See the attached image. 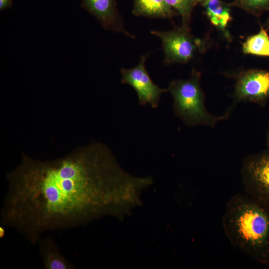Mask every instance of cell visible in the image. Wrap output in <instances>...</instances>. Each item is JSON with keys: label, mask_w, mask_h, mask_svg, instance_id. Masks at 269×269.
Returning a JSON list of instances; mask_svg holds the SVG:
<instances>
[{"label": "cell", "mask_w": 269, "mask_h": 269, "mask_svg": "<svg viewBox=\"0 0 269 269\" xmlns=\"http://www.w3.org/2000/svg\"><path fill=\"white\" fill-rule=\"evenodd\" d=\"M6 177L1 225L16 229L33 244L47 230L78 227L106 216L123 219L141 203V192L150 185L147 177L124 170L100 142L50 161L23 154Z\"/></svg>", "instance_id": "1"}, {"label": "cell", "mask_w": 269, "mask_h": 269, "mask_svg": "<svg viewBox=\"0 0 269 269\" xmlns=\"http://www.w3.org/2000/svg\"><path fill=\"white\" fill-rule=\"evenodd\" d=\"M227 237L236 248L262 264L269 263V211L253 199L234 196L223 217Z\"/></svg>", "instance_id": "2"}, {"label": "cell", "mask_w": 269, "mask_h": 269, "mask_svg": "<svg viewBox=\"0 0 269 269\" xmlns=\"http://www.w3.org/2000/svg\"><path fill=\"white\" fill-rule=\"evenodd\" d=\"M201 74L193 70L187 79L171 81L167 89L173 98L175 115L187 125H205L213 127L223 116L216 117L208 112L204 95L200 85Z\"/></svg>", "instance_id": "3"}, {"label": "cell", "mask_w": 269, "mask_h": 269, "mask_svg": "<svg viewBox=\"0 0 269 269\" xmlns=\"http://www.w3.org/2000/svg\"><path fill=\"white\" fill-rule=\"evenodd\" d=\"M151 33L161 40L165 65L189 63L206 50V41L195 37L190 28L182 25L169 31L152 30Z\"/></svg>", "instance_id": "4"}, {"label": "cell", "mask_w": 269, "mask_h": 269, "mask_svg": "<svg viewBox=\"0 0 269 269\" xmlns=\"http://www.w3.org/2000/svg\"><path fill=\"white\" fill-rule=\"evenodd\" d=\"M149 53L143 55L135 67L120 70L121 83L132 86L136 92L138 102L141 106L149 104L153 108L158 107L161 95L168 91L156 85L151 79L146 68L145 63Z\"/></svg>", "instance_id": "5"}, {"label": "cell", "mask_w": 269, "mask_h": 269, "mask_svg": "<svg viewBox=\"0 0 269 269\" xmlns=\"http://www.w3.org/2000/svg\"><path fill=\"white\" fill-rule=\"evenodd\" d=\"M243 174L253 199L269 211V153L247 160Z\"/></svg>", "instance_id": "6"}, {"label": "cell", "mask_w": 269, "mask_h": 269, "mask_svg": "<svg viewBox=\"0 0 269 269\" xmlns=\"http://www.w3.org/2000/svg\"><path fill=\"white\" fill-rule=\"evenodd\" d=\"M234 95L238 100L261 103L269 98V71L250 69L236 78Z\"/></svg>", "instance_id": "7"}, {"label": "cell", "mask_w": 269, "mask_h": 269, "mask_svg": "<svg viewBox=\"0 0 269 269\" xmlns=\"http://www.w3.org/2000/svg\"><path fill=\"white\" fill-rule=\"evenodd\" d=\"M80 5L94 16L105 29L135 38L125 29L115 0H82Z\"/></svg>", "instance_id": "8"}, {"label": "cell", "mask_w": 269, "mask_h": 269, "mask_svg": "<svg viewBox=\"0 0 269 269\" xmlns=\"http://www.w3.org/2000/svg\"><path fill=\"white\" fill-rule=\"evenodd\" d=\"M199 4L204 8L211 23L230 40V35L227 29L232 19L230 3H225L222 0H199Z\"/></svg>", "instance_id": "9"}, {"label": "cell", "mask_w": 269, "mask_h": 269, "mask_svg": "<svg viewBox=\"0 0 269 269\" xmlns=\"http://www.w3.org/2000/svg\"><path fill=\"white\" fill-rule=\"evenodd\" d=\"M132 13L136 16L170 20L179 15L165 0H133Z\"/></svg>", "instance_id": "10"}, {"label": "cell", "mask_w": 269, "mask_h": 269, "mask_svg": "<svg viewBox=\"0 0 269 269\" xmlns=\"http://www.w3.org/2000/svg\"><path fill=\"white\" fill-rule=\"evenodd\" d=\"M40 253L44 267L46 269H75L73 264L60 252L57 245L50 237L40 239Z\"/></svg>", "instance_id": "11"}, {"label": "cell", "mask_w": 269, "mask_h": 269, "mask_svg": "<svg viewBox=\"0 0 269 269\" xmlns=\"http://www.w3.org/2000/svg\"><path fill=\"white\" fill-rule=\"evenodd\" d=\"M242 52L262 57H269V36L267 29L260 25L258 33L248 37L242 43Z\"/></svg>", "instance_id": "12"}, {"label": "cell", "mask_w": 269, "mask_h": 269, "mask_svg": "<svg viewBox=\"0 0 269 269\" xmlns=\"http://www.w3.org/2000/svg\"><path fill=\"white\" fill-rule=\"evenodd\" d=\"M167 3L182 17V26L190 28L192 11L199 4V0H165Z\"/></svg>", "instance_id": "13"}, {"label": "cell", "mask_w": 269, "mask_h": 269, "mask_svg": "<svg viewBox=\"0 0 269 269\" xmlns=\"http://www.w3.org/2000/svg\"><path fill=\"white\" fill-rule=\"evenodd\" d=\"M230 4L257 17L269 11V0H235Z\"/></svg>", "instance_id": "14"}, {"label": "cell", "mask_w": 269, "mask_h": 269, "mask_svg": "<svg viewBox=\"0 0 269 269\" xmlns=\"http://www.w3.org/2000/svg\"><path fill=\"white\" fill-rule=\"evenodd\" d=\"M13 3L12 0H0V10L9 9L12 6Z\"/></svg>", "instance_id": "15"}, {"label": "cell", "mask_w": 269, "mask_h": 269, "mask_svg": "<svg viewBox=\"0 0 269 269\" xmlns=\"http://www.w3.org/2000/svg\"><path fill=\"white\" fill-rule=\"evenodd\" d=\"M6 234V230L3 227V226L2 225L0 226V238H3Z\"/></svg>", "instance_id": "16"}, {"label": "cell", "mask_w": 269, "mask_h": 269, "mask_svg": "<svg viewBox=\"0 0 269 269\" xmlns=\"http://www.w3.org/2000/svg\"><path fill=\"white\" fill-rule=\"evenodd\" d=\"M265 25L268 28H269V18H268V19H267V20L266 21V23Z\"/></svg>", "instance_id": "17"}]
</instances>
